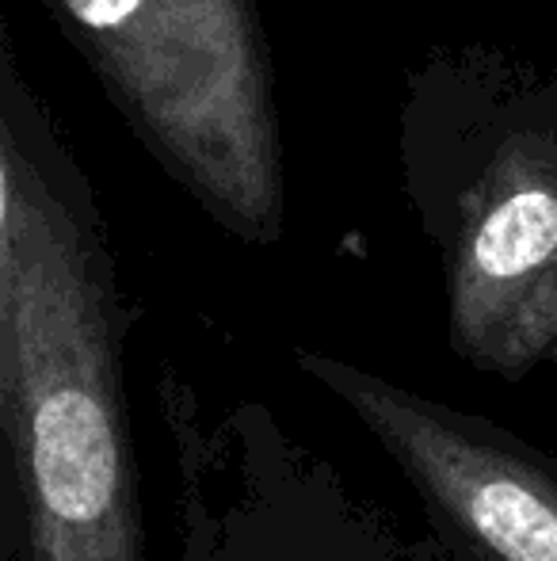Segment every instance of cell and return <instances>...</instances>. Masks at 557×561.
<instances>
[{
	"instance_id": "cell-1",
	"label": "cell",
	"mask_w": 557,
	"mask_h": 561,
	"mask_svg": "<svg viewBox=\"0 0 557 561\" xmlns=\"http://www.w3.org/2000/svg\"><path fill=\"white\" fill-rule=\"evenodd\" d=\"M12 447L31 561H146L119 321L100 241L23 157Z\"/></svg>"
},
{
	"instance_id": "cell-2",
	"label": "cell",
	"mask_w": 557,
	"mask_h": 561,
	"mask_svg": "<svg viewBox=\"0 0 557 561\" xmlns=\"http://www.w3.org/2000/svg\"><path fill=\"white\" fill-rule=\"evenodd\" d=\"M141 146L241 241L282 233V141L253 0H43Z\"/></svg>"
},
{
	"instance_id": "cell-3",
	"label": "cell",
	"mask_w": 557,
	"mask_h": 561,
	"mask_svg": "<svg viewBox=\"0 0 557 561\" xmlns=\"http://www.w3.org/2000/svg\"><path fill=\"white\" fill-rule=\"evenodd\" d=\"M298 363L402 466L459 561H557V458L333 355Z\"/></svg>"
},
{
	"instance_id": "cell-4",
	"label": "cell",
	"mask_w": 557,
	"mask_h": 561,
	"mask_svg": "<svg viewBox=\"0 0 557 561\" xmlns=\"http://www.w3.org/2000/svg\"><path fill=\"white\" fill-rule=\"evenodd\" d=\"M451 344L520 382L557 359V130H508L466 192L446 249Z\"/></svg>"
},
{
	"instance_id": "cell-5",
	"label": "cell",
	"mask_w": 557,
	"mask_h": 561,
	"mask_svg": "<svg viewBox=\"0 0 557 561\" xmlns=\"http://www.w3.org/2000/svg\"><path fill=\"white\" fill-rule=\"evenodd\" d=\"M23 153L15 141L0 73V436H12L15 409V237H20Z\"/></svg>"
},
{
	"instance_id": "cell-6",
	"label": "cell",
	"mask_w": 557,
	"mask_h": 561,
	"mask_svg": "<svg viewBox=\"0 0 557 561\" xmlns=\"http://www.w3.org/2000/svg\"><path fill=\"white\" fill-rule=\"evenodd\" d=\"M248 516L256 519V527H260L268 542H248V535L241 531L237 519H230V531H233L230 547L218 550V542H207L210 554H195V561H333L336 558L333 554L336 542L333 547H321V542H279V531L271 524V512L260 493H256V512H248ZM371 561H405V558H394L390 554V542L379 539Z\"/></svg>"
}]
</instances>
